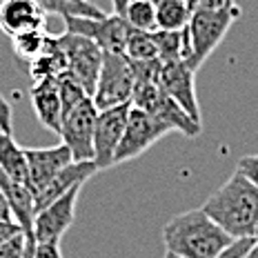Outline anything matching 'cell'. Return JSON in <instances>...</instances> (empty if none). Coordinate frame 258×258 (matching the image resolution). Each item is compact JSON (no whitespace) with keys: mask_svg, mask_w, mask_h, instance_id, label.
<instances>
[{"mask_svg":"<svg viewBox=\"0 0 258 258\" xmlns=\"http://www.w3.org/2000/svg\"><path fill=\"white\" fill-rule=\"evenodd\" d=\"M163 243L178 258H214L234 243L203 209H189L171 216L163 227Z\"/></svg>","mask_w":258,"mask_h":258,"instance_id":"7a4b0ae2","label":"cell"},{"mask_svg":"<svg viewBox=\"0 0 258 258\" xmlns=\"http://www.w3.org/2000/svg\"><path fill=\"white\" fill-rule=\"evenodd\" d=\"M163 258H178V256H174V254H169V251H165V256Z\"/></svg>","mask_w":258,"mask_h":258,"instance_id":"1f68e13d","label":"cell"},{"mask_svg":"<svg viewBox=\"0 0 258 258\" xmlns=\"http://www.w3.org/2000/svg\"><path fill=\"white\" fill-rule=\"evenodd\" d=\"M29 98H31V107H34V114L38 118L40 125L53 134H60L62 100H60V91H58L56 80L34 83L29 91Z\"/></svg>","mask_w":258,"mask_h":258,"instance_id":"2e32d148","label":"cell"},{"mask_svg":"<svg viewBox=\"0 0 258 258\" xmlns=\"http://www.w3.org/2000/svg\"><path fill=\"white\" fill-rule=\"evenodd\" d=\"M45 18L47 14L36 0H7L0 7V29L9 38L45 29Z\"/></svg>","mask_w":258,"mask_h":258,"instance_id":"9a60e30c","label":"cell"},{"mask_svg":"<svg viewBox=\"0 0 258 258\" xmlns=\"http://www.w3.org/2000/svg\"><path fill=\"white\" fill-rule=\"evenodd\" d=\"M27 72H29L34 83H40V80H58L62 74H67V60H64L62 49L58 47L56 36L49 34L47 49L36 60H31L27 64Z\"/></svg>","mask_w":258,"mask_h":258,"instance_id":"e0dca14e","label":"cell"},{"mask_svg":"<svg viewBox=\"0 0 258 258\" xmlns=\"http://www.w3.org/2000/svg\"><path fill=\"white\" fill-rule=\"evenodd\" d=\"M125 23L138 31H156V0H129Z\"/></svg>","mask_w":258,"mask_h":258,"instance_id":"44dd1931","label":"cell"},{"mask_svg":"<svg viewBox=\"0 0 258 258\" xmlns=\"http://www.w3.org/2000/svg\"><path fill=\"white\" fill-rule=\"evenodd\" d=\"M236 0H198L196 5H194V9H223V7H229V5H234ZM191 9V12H194Z\"/></svg>","mask_w":258,"mask_h":258,"instance_id":"f1b7e54d","label":"cell"},{"mask_svg":"<svg viewBox=\"0 0 258 258\" xmlns=\"http://www.w3.org/2000/svg\"><path fill=\"white\" fill-rule=\"evenodd\" d=\"M96 171H98V167H96L94 160H72L67 167L62 171H58V174L34 196L36 214H38L40 209H45L47 205H51L53 201H58L60 196H64L67 191L76 189V187H83Z\"/></svg>","mask_w":258,"mask_h":258,"instance_id":"5bb4252c","label":"cell"},{"mask_svg":"<svg viewBox=\"0 0 258 258\" xmlns=\"http://www.w3.org/2000/svg\"><path fill=\"white\" fill-rule=\"evenodd\" d=\"M169 132L171 129L167 125H163L158 118L138 109V107H132L127 116L125 134H122V141L118 145V152H116V165L127 163L132 158H138V156L145 154L163 136H167Z\"/></svg>","mask_w":258,"mask_h":258,"instance_id":"ba28073f","label":"cell"},{"mask_svg":"<svg viewBox=\"0 0 258 258\" xmlns=\"http://www.w3.org/2000/svg\"><path fill=\"white\" fill-rule=\"evenodd\" d=\"M125 56L129 60H154V58H158L154 31L129 29L127 42H125Z\"/></svg>","mask_w":258,"mask_h":258,"instance_id":"7402d4cb","label":"cell"},{"mask_svg":"<svg viewBox=\"0 0 258 258\" xmlns=\"http://www.w3.org/2000/svg\"><path fill=\"white\" fill-rule=\"evenodd\" d=\"M158 85L171 100H176L194 120L201 122V105L196 96V74L182 60H163Z\"/></svg>","mask_w":258,"mask_h":258,"instance_id":"7c38bea8","label":"cell"},{"mask_svg":"<svg viewBox=\"0 0 258 258\" xmlns=\"http://www.w3.org/2000/svg\"><path fill=\"white\" fill-rule=\"evenodd\" d=\"M0 129L12 134V105L0 96Z\"/></svg>","mask_w":258,"mask_h":258,"instance_id":"83f0119b","label":"cell"},{"mask_svg":"<svg viewBox=\"0 0 258 258\" xmlns=\"http://www.w3.org/2000/svg\"><path fill=\"white\" fill-rule=\"evenodd\" d=\"M3 3H7V0H0V7H3Z\"/></svg>","mask_w":258,"mask_h":258,"instance_id":"836d02e7","label":"cell"},{"mask_svg":"<svg viewBox=\"0 0 258 258\" xmlns=\"http://www.w3.org/2000/svg\"><path fill=\"white\" fill-rule=\"evenodd\" d=\"M245 258H258V240H256V247H254V249H251V251H249V254H247Z\"/></svg>","mask_w":258,"mask_h":258,"instance_id":"4dcf8cb0","label":"cell"},{"mask_svg":"<svg viewBox=\"0 0 258 258\" xmlns=\"http://www.w3.org/2000/svg\"><path fill=\"white\" fill-rule=\"evenodd\" d=\"M0 169H3L5 174L12 176L14 180H18V182H23L25 187H29L25 147H20V145L16 143L14 134L3 132V129H0Z\"/></svg>","mask_w":258,"mask_h":258,"instance_id":"ac0fdd59","label":"cell"},{"mask_svg":"<svg viewBox=\"0 0 258 258\" xmlns=\"http://www.w3.org/2000/svg\"><path fill=\"white\" fill-rule=\"evenodd\" d=\"M234 240L256 238L258 232V187L234 171L201 207Z\"/></svg>","mask_w":258,"mask_h":258,"instance_id":"6da1fadb","label":"cell"},{"mask_svg":"<svg viewBox=\"0 0 258 258\" xmlns=\"http://www.w3.org/2000/svg\"><path fill=\"white\" fill-rule=\"evenodd\" d=\"M236 171L238 174H243L249 182H254L258 187V154L254 156H243V158L238 160V165H236Z\"/></svg>","mask_w":258,"mask_h":258,"instance_id":"cb8c5ba5","label":"cell"},{"mask_svg":"<svg viewBox=\"0 0 258 258\" xmlns=\"http://www.w3.org/2000/svg\"><path fill=\"white\" fill-rule=\"evenodd\" d=\"M18 234H23V229H20V225L16 220H0V247L9 243Z\"/></svg>","mask_w":258,"mask_h":258,"instance_id":"484cf974","label":"cell"},{"mask_svg":"<svg viewBox=\"0 0 258 258\" xmlns=\"http://www.w3.org/2000/svg\"><path fill=\"white\" fill-rule=\"evenodd\" d=\"M134 87H136V78H134L132 60L125 53H105L96 91L91 96L98 111L132 103Z\"/></svg>","mask_w":258,"mask_h":258,"instance_id":"5b68a950","label":"cell"},{"mask_svg":"<svg viewBox=\"0 0 258 258\" xmlns=\"http://www.w3.org/2000/svg\"><path fill=\"white\" fill-rule=\"evenodd\" d=\"M0 220H14V212H12V207H9L3 191H0Z\"/></svg>","mask_w":258,"mask_h":258,"instance_id":"f546056e","label":"cell"},{"mask_svg":"<svg viewBox=\"0 0 258 258\" xmlns=\"http://www.w3.org/2000/svg\"><path fill=\"white\" fill-rule=\"evenodd\" d=\"M27 156V176H29L31 194H38L58 171H62L72 163V152L67 145H53V147H25Z\"/></svg>","mask_w":258,"mask_h":258,"instance_id":"4fadbf2b","label":"cell"},{"mask_svg":"<svg viewBox=\"0 0 258 258\" xmlns=\"http://www.w3.org/2000/svg\"><path fill=\"white\" fill-rule=\"evenodd\" d=\"M56 40L64 53V60H67V74L76 83L83 85V89L89 96H94L105 51L94 40L83 38V36L76 34H67V31L56 36Z\"/></svg>","mask_w":258,"mask_h":258,"instance_id":"8992f818","label":"cell"},{"mask_svg":"<svg viewBox=\"0 0 258 258\" xmlns=\"http://www.w3.org/2000/svg\"><path fill=\"white\" fill-rule=\"evenodd\" d=\"M240 14H243V9H240L238 3L223 7V9H194L191 12L189 25H187L191 56H189L187 67L194 74L216 51V47L225 40L229 27L240 18Z\"/></svg>","mask_w":258,"mask_h":258,"instance_id":"3957f363","label":"cell"},{"mask_svg":"<svg viewBox=\"0 0 258 258\" xmlns=\"http://www.w3.org/2000/svg\"><path fill=\"white\" fill-rule=\"evenodd\" d=\"M9 40H12V49L16 53V58L18 60H27V64H29L47 49L49 34L45 29H40V31H29V34L16 36V38H9Z\"/></svg>","mask_w":258,"mask_h":258,"instance_id":"ffe728a7","label":"cell"},{"mask_svg":"<svg viewBox=\"0 0 258 258\" xmlns=\"http://www.w3.org/2000/svg\"><path fill=\"white\" fill-rule=\"evenodd\" d=\"M25 245H27L25 234L14 236L9 243H5L3 247H0V258H23L25 256Z\"/></svg>","mask_w":258,"mask_h":258,"instance_id":"d4e9b609","label":"cell"},{"mask_svg":"<svg viewBox=\"0 0 258 258\" xmlns=\"http://www.w3.org/2000/svg\"><path fill=\"white\" fill-rule=\"evenodd\" d=\"M256 240H258V232H256Z\"/></svg>","mask_w":258,"mask_h":258,"instance_id":"e575fe53","label":"cell"},{"mask_svg":"<svg viewBox=\"0 0 258 258\" xmlns=\"http://www.w3.org/2000/svg\"><path fill=\"white\" fill-rule=\"evenodd\" d=\"M132 107L147 111L154 118H158L163 125H167L171 132H180L189 138L198 136L203 132V122L194 120L176 100H171L165 94L158 83H136L132 96Z\"/></svg>","mask_w":258,"mask_h":258,"instance_id":"277c9868","label":"cell"},{"mask_svg":"<svg viewBox=\"0 0 258 258\" xmlns=\"http://www.w3.org/2000/svg\"><path fill=\"white\" fill-rule=\"evenodd\" d=\"M191 18V7L187 0H156V29L182 31Z\"/></svg>","mask_w":258,"mask_h":258,"instance_id":"d6986e66","label":"cell"},{"mask_svg":"<svg viewBox=\"0 0 258 258\" xmlns=\"http://www.w3.org/2000/svg\"><path fill=\"white\" fill-rule=\"evenodd\" d=\"M96 122H98V107L91 96L83 98L78 105H74L62 114L58 136L62 138V145H67L74 160H94Z\"/></svg>","mask_w":258,"mask_h":258,"instance_id":"52a82bcc","label":"cell"},{"mask_svg":"<svg viewBox=\"0 0 258 258\" xmlns=\"http://www.w3.org/2000/svg\"><path fill=\"white\" fill-rule=\"evenodd\" d=\"M64 31L94 40L105 53H125L129 27L120 16L109 14L105 18H62Z\"/></svg>","mask_w":258,"mask_h":258,"instance_id":"9c48e42d","label":"cell"},{"mask_svg":"<svg viewBox=\"0 0 258 258\" xmlns=\"http://www.w3.org/2000/svg\"><path fill=\"white\" fill-rule=\"evenodd\" d=\"M254 247H256V238H240V240H234L227 249L220 251L214 258H245Z\"/></svg>","mask_w":258,"mask_h":258,"instance_id":"603a6c76","label":"cell"},{"mask_svg":"<svg viewBox=\"0 0 258 258\" xmlns=\"http://www.w3.org/2000/svg\"><path fill=\"white\" fill-rule=\"evenodd\" d=\"M196 3H198V0H187V5H189L191 9H194V5H196Z\"/></svg>","mask_w":258,"mask_h":258,"instance_id":"d6a6232c","label":"cell"},{"mask_svg":"<svg viewBox=\"0 0 258 258\" xmlns=\"http://www.w3.org/2000/svg\"><path fill=\"white\" fill-rule=\"evenodd\" d=\"M83 187L67 191L51 205L40 209L34 218V238L36 243H60L62 236L76 220V207H78V196Z\"/></svg>","mask_w":258,"mask_h":258,"instance_id":"8fae6325","label":"cell"},{"mask_svg":"<svg viewBox=\"0 0 258 258\" xmlns=\"http://www.w3.org/2000/svg\"><path fill=\"white\" fill-rule=\"evenodd\" d=\"M34 258H62L60 243H36Z\"/></svg>","mask_w":258,"mask_h":258,"instance_id":"4316f807","label":"cell"},{"mask_svg":"<svg viewBox=\"0 0 258 258\" xmlns=\"http://www.w3.org/2000/svg\"><path fill=\"white\" fill-rule=\"evenodd\" d=\"M129 109H132V103L98 111V122H96L94 134V163L98 171L116 165V152L122 141V134H125Z\"/></svg>","mask_w":258,"mask_h":258,"instance_id":"30bf717a","label":"cell"}]
</instances>
